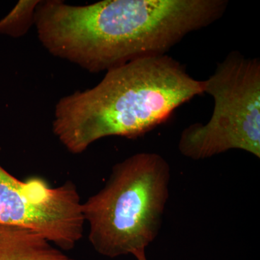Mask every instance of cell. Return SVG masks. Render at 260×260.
<instances>
[{
    "mask_svg": "<svg viewBox=\"0 0 260 260\" xmlns=\"http://www.w3.org/2000/svg\"><path fill=\"white\" fill-rule=\"evenodd\" d=\"M228 0H104L75 6L40 1L34 25L51 54L89 73L167 54L223 16Z\"/></svg>",
    "mask_w": 260,
    "mask_h": 260,
    "instance_id": "obj_1",
    "label": "cell"
},
{
    "mask_svg": "<svg viewBox=\"0 0 260 260\" xmlns=\"http://www.w3.org/2000/svg\"><path fill=\"white\" fill-rule=\"evenodd\" d=\"M204 93V80L167 54L135 59L106 72L93 88L59 99L52 131L70 153L80 154L107 137L135 139Z\"/></svg>",
    "mask_w": 260,
    "mask_h": 260,
    "instance_id": "obj_2",
    "label": "cell"
},
{
    "mask_svg": "<svg viewBox=\"0 0 260 260\" xmlns=\"http://www.w3.org/2000/svg\"><path fill=\"white\" fill-rule=\"evenodd\" d=\"M170 179V166L158 153L114 165L105 186L82 205L93 249L109 258L145 251L160 230Z\"/></svg>",
    "mask_w": 260,
    "mask_h": 260,
    "instance_id": "obj_3",
    "label": "cell"
},
{
    "mask_svg": "<svg viewBox=\"0 0 260 260\" xmlns=\"http://www.w3.org/2000/svg\"><path fill=\"white\" fill-rule=\"evenodd\" d=\"M213 98L206 124L194 123L181 133V155L203 160L237 149L260 158V61L233 51L204 80Z\"/></svg>",
    "mask_w": 260,
    "mask_h": 260,
    "instance_id": "obj_4",
    "label": "cell"
},
{
    "mask_svg": "<svg viewBox=\"0 0 260 260\" xmlns=\"http://www.w3.org/2000/svg\"><path fill=\"white\" fill-rule=\"evenodd\" d=\"M82 205L71 181L56 187L39 177L20 181L0 166V224L28 228L71 250L83 237Z\"/></svg>",
    "mask_w": 260,
    "mask_h": 260,
    "instance_id": "obj_5",
    "label": "cell"
},
{
    "mask_svg": "<svg viewBox=\"0 0 260 260\" xmlns=\"http://www.w3.org/2000/svg\"><path fill=\"white\" fill-rule=\"evenodd\" d=\"M0 260H76L28 228L0 224Z\"/></svg>",
    "mask_w": 260,
    "mask_h": 260,
    "instance_id": "obj_6",
    "label": "cell"
},
{
    "mask_svg": "<svg viewBox=\"0 0 260 260\" xmlns=\"http://www.w3.org/2000/svg\"><path fill=\"white\" fill-rule=\"evenodd\" d=\"M39 0H20L6 16L0 20V34L13 38L23 37L34 25Z\"/></svg>",
    "mask_w": 260,
    "mask_h": 260,
    "instance_id": "obj_7",
    "label": "cell"
}]
</instances>
